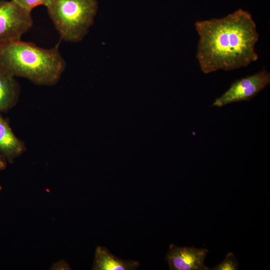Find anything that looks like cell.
<instances>
[{
    "label": "cell",
    "mask_w": 270,
    "mask_h": 270,
    "mask_svg": "<svg viewBox=\"0 0 270 270\" xmlns=\"http://www.w3.org/2000/svg\"><path fill=\"white\" fill-rule=\"evenodd\" d=\"M208 252L206 248L180 247L172 244L165 260L170 270H208L210 268L204 264Z\"/></svg>",
    "instance_id": "6"
},
{
    "label": "cell",
    "mask_w": 270,
    "mask_h": 270,
    "mask_svg": "<svg viewBox=\"0 0 270 270\" xmlns=\"http://www.w3.org/2000/svg\"><path fill=\"white\" fill-rule=\"evenodd\" d=\"M21 7L32 12V9L40 6H46L50 0H12Z\"/></svg>",
    "instance_id": "11"
},
{
    "label": "cell",
    "mask_w": 270,
    "mask_h": 270,
    "mask_svg": "<svg viewBox=\"0 0 270 270\" xmlns=\"http://www.w3.org/2000/svg\"><path fill=\"white\" fill-rule=\"evenodd\" d=\"M238 262L234 254L232 252H228L224 260L216 266L210 270H238Z\"/></svg>",
    "instance_id": "10"
},
{
    "label": "cell",
    "mask_w": 270,
    "mask_h": 270,
    "mask_svg": "<svg viewBox=\"0 0 270 270\" xmlns=\"http://www.w3.org/2000/svg\"><path fill=\"white\" fill-rule=\"evenodd\" d=\"M24 150V144L15 136L7 121L0 114V154L12 163Z\"/></svg>",
    "instance_id": "8"
},
{
    "label": "cell",
    "mask_w": 270,
    "mask_h": 270,
    "mask_svg": "<svg viewBox=\"0 0 270 270\" xmlns=\"http://www.w3.org/2000/svg\"><path fill=\"white\" fill-rule=\"evenodd\" d=\"M32 25L30 11L12 0H0V44L21 40Z\"/></svg>",
    "instance_id": "4"
},
{
    "label": "cell",
    "mask_w": 270,
    "mask_h": 270,
    "mask_svg": "<svg viewBox=\"0 0 270 270\" xmlns=\"http://www.w3.org/2000/svg\"><path fill=\"white\" fill-rule=\"evenodd\" d=\"M270 83V74L266 69L236 80L220 96L216 98L212 106L222 107L231 103L249 100Z\"/></svg>",
    "instance_id": "5"
},
{
    "label": "cell",
    "mask_w": 270,
    "mask_h": 270,
    "mask_svg": "<svg viewBox=\"0 0 270 270\" xmlns=\"http://www.w3.org/2000/svg\"><path fill=\"white\" fill-rule=\"evenodd\" d=\"M62 40L81 41L94 22L97 0H50L46 6Z\"/></svg>",
    "instance_id": "3"
},
{
    "label": "cell",
    "mask_w": 270,
    "mask_h": 270,
    "mask_svg": "<svg viewBox=\"0 0 270 270\" xmlns=\"http://www.w3.org/2000/svg\"><path fill=\"white\" fill-rule=\"evenodd\" d=\"M51 270H70V266L64 260H60L54 264L50 268Z\"/></svg>",
    "instance_id": "12"
},
{
    "label": "cell",
    "mask_w": 270,
    "mask_h": 270,
    "mask_svg": "<svg viewBox=\"0 0 270 270\" xmlns=\"http://www.w3.org/2000/svg\"><path fill=\"white\" fill-rule=\"evenodd\" d=\"M0 67L15 77H23L38 84L52 85L60 78L66 62L58 44L44 48L20 40L0 44Z\"/></svg>",
    "instance_id": "2"
},
{
    "label": "cell",
    "mask_w": 270,
    "mask_h": 270,
    "mask_svg": "<svg viewBox=\"0 0 270 270\" xmlns=\"http://www.w3.org/2000/svg\"><path fill=\"white\" fill-rule=\"evenodd\" d=\"M6 159L0 154V172L6 168ZM2 188L0 184V190H2Z\"/></svg>",
    "instance_id": "13"
},
{
    "label": "cell",
    "mask_w": 270,
    "mask_h": 270,
    "mask_svg": "<svg viewBox=\"0 0 270 270\" xmlns=\"http://www.w3.org/2000/svg\"><path fill=\"white\" fill-rule=\"evenodd\" d=\"M140 266L138 261L122 260L112 254L104 246H98L94 253L93 270H134Z\"/></svg>",
    "instance_id": "7"
},
{
    "label": "cell",
    "mask_w": 270,
    "mask_h": 270,
    "mask_svg": "<svg viewBox=\"0 0 270 270\" xmlns=\"http://www.w3.org/2000/svg\"><path fill=\"white\" fill-rule=\"evenodd\" d=\"M19 93L20 86L15 76L0 67V114L14 105Z\"/></svg>",
    "instance_id": "9"
},
{
    "label": "cell",
    "mask_w": 270,
    "mask_h": 270,
    "mask_svg": "<svg viewBox=\"0 0 270 270\" xmlns=\"http://www.w3.org/2000/svg\"><path fill=\"white\" fill-rule=\"evenodd\" d=\"M196 57L202 71L209 74L246 67L258 58L259 38L252 15L239 8L225 17L197 21Z\"/></svg>",
    "instance_id": "1"
}]
</instances>
